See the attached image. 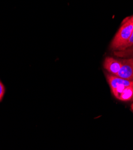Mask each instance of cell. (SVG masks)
Returning a JSON list of instances; mask_svg holds the SVG:
<instances>
[{"label": "cell", "mask_w": 133, "mask_h": 150, "mask_svg": "<svg viewBox=\"0 0 133 150\" xmlns=\"http://www.w3.org/2000/svg\"><path fill=\"white\" fill-rule=\"evenodd\" d=\"M133 30V16L124 19L121 27L111 42L112 50H119L128 41Z\"/></svg>", "instance_id": "cell-1"}, {"label": "cell", "mask_w": 133, "mask_h": 150, "mask_svg": "<svg viewBox=\"0 0 133 150\" xmlns=\"http://www.w3.org/2000/svg\"><path fill=\"white\" fill-rule=\"evenodd\" d=\"M121 61L122 65L116 76L133 81V59L131 58L122 59Z\"/></svg>", "instance_id": "cell-2"}, {"label": "cell", "mask_w": 133, "mask_h": 150, "mask_svg": "<svg viewBox=\"0 0 133 150\" xmlns=\"http://www.w3.org/2000/svg\"><path fill=\"white\" fill-rule=\"evenodd\" d=\"M106 77L107 82L111 88L112 92H113L117 87H128L133 85V81L127 80L120 78L110 73L106 74Z\"/></svg>", "instance_id": "cell-3"}, {"label": "cell", "mask_w": 133, "mask_h": 150, "mask_svg": "<svg viewBox=\"0 0 133 150\" xmlns=\"http://www.w3.org/2000/svg\"><path fill=\"white\" fill-rule=\"evenodd\" d=\"M122 65L121 61L115 58L106 57L104 62V68L111 74L116 76Z\"/></svg>", "instance_id": "cell-4"}, {"label": "cell", "mask_w": 133, "mask_h": 150, "mask_svg": "<svg viewBox=\"0 0 133 150\" xmlns=\"http://www.w3.org/2000/svg\"><path fill=\"white\" fill-rule=\"evenodd\" d=\"M121 101H129L133 99V85L127 87L117 98Z\"/></svg>", "instance_id": "cell-5"}, {"label": "cell", "mask_w": 133, "mask_h": 150, "mask_svg": "<svg viewBox=\"0 0 133 150\" xmlns=\"http://www.w3.org/2000/svg\"><path fill=\"white\" fill-rule=\"evenodd\" d=\"M114 55L118 57L124 59L131 58L133 59V46H130L123 50L114 51Z\"/></svg>", "instance_id": "cell-6"}, {"label": "cell", "mask_w": 133, "mask_h": 150, "mask_svg": "<svg viewBox=\"0 0 133 150\" xmlns=\"http://www.w3.org/2000/svg\"><path fill=\"white\" fill-rule=\"evenodd\" d=\"M133 46V30H132V34L128 40V41H127V42L124 45V46H122L119 50H125V49L130 47V46ZM117 51V50H116Z\"/></svg>", "instance_id": "cell-7"}, {"label": "cell", "mask_w": 133, "mask_h": 150, "mask_svg": "<svg viewBox=\"0 0 133 150\" xmlns=\"http://www.w3.org/2000/svg\"><path fill=\"white\" fill-rule=\"evenodd\" d=\"M5 93V88L3 83L0 81V101H1L4 96Z\"/></svg>", "instance_id": "cell-8"}, {"label": "cell", "mask_w": 133, "mask_h": 150, "mask_svg": "<svg viewBox=\"0 0 133 150\" xmlns=\"http://www.w3.org/2000/svg\"><path fill=\"white\" fill-rule=\"evenodd\" d=\"M131 110H132V112H133V103H132V105H131Z\"/></svg>", "instance_id": "cell-9"}]
</instances>
